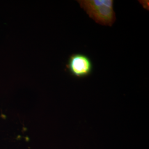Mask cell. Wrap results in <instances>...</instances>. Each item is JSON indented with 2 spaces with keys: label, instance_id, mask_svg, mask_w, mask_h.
<instances>
[{
  "label": "cell",
  "instance_id": "obj_1",
  "mask_svg": "<svg viewBox=\"0 0 149 149\" xmlns=\"http://www.w3.org/2000/svg\"><path fill=\"white\" fill-rule=\"evenodd\" d=\"M82 8L97 23L112 26L116 20L113 0L77 1Z\"/></svg>",
  "mask_w": 149,
  "mask_h": 149
},
{
  "label": "cell",
  "instance_id": "obj_2",
  "mask_svg": "<svg viewBox=\"0 0 149 149\" xmlns=\"http://www.w3.org/2000/svg\"><path fill=\"white\" fill-rule=\"evenodd\" d=\"M66 69L73 76L84 78L92 72L93 64L90 58L81 53L72 54L70 56Z\"/></svg>",
  "mask_w": 149,
  "mask_h": 149
}]
</instances>
